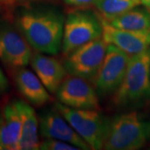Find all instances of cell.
Wrapping results in <instances>:
<instances>
[{
    "label": "cell",
    "instance_id": "obj_7",
    "mask_svg": "<svg viewBox=\"0 0 150 150\" xmlns=\"http://www.w3.org/2000/svg\"><path fill=\"white\" fill-rule=\"evenodd\" d=\"M130 55L112 44H108L106 54L93 84L98 95L114 93L123 82Z\"/></svg>",
    "mask_w": 150,
    "mask_h": 150
},
{
    "label": "cell",
    "instance_id": "obj_11",
    "mask_svg": "<svg viewBox=\"0 0 150 150\" xmlns=\"http://www.w3.org/2000/svg\"><path fill=\"white\" fill-rule=\"evenodd\" d=\"M103 20V39L130 56L141 54L150 47V31L135 32L112 27Z\"/></svg>",
    "mask_w": 150,
    "mask_h": 150
},
{
    "label": "cell",
    "instance_id": "obj_22",
    "mask_svg": "<svg viewBox=\"0 0 150 150\" xmlns=\"http://www.w3.org/2000/svg\"><path fill=\"white\" fill-rule=\"evenodd\" d=\"M1 149H3V148H2V147H1V145H0V150Z\"/></svg>",
    "mask_w": 150,
    "mask_h": 150
},
{
    "label": "cell",
    "instance_id": "obj_19",
    "mask_svg": "<svg viewBox=\"0 0 150 150\" xmlns=\"http://www.w3.org/2000/svg\"><path fill=\"white\" fill-rule=\"evenodd\" d=\"M66 4L77 7H84L94 4L96 0H64Z\"/></svg>",
    "mask_w": 150,
    "mask_h": 150
},
{
    "label": "cell",
    "instance_id": "obj_2",
    "mask_svg": "<svg viewBox=\"0 0 150 150\" xmlns=\"http://www.w3.org/2000/svg\"><path fill=\"white\" fill-rule=\"evenodd\" d=\"M150 139V121L137 112L115 116L109 120L103 149L137 150Z\"/></svg>",
    "mask_w": 150,
    "mask_h": 150
},
{
    "label": "cell",
    "instance_id": "obj_10",
    "mask_svg": "<svg viewBox=\"0 0 150 150\" xmlns=\"http://www.w3.org/2000/svg\"><path fill=\"white\" fill-rule=\"evenodd\" d=\"M39 129L45 139L64 141L79 148V149H91L89 145L81 138L55 108L46 111L39 118Z\"/></svg>",
    "mask_w": 150,
    "mask_h": 150
},
{
    "label": "cell",
    "instance_id": "obj_20",
    "mask_svg": "<svg viewBox=\"0 0 150 150\" xmlns=\"http://www.w3.org/2000/svg\"><path fill=\"white\" fill-rule=\"evenodd\" d=\"M8 82L4 74V72L0 69V93H4L8 89Z\"/></svg>",
    "mask_w": 150,
    "mask_h": 150
},
{
    "label": "cell",
    "instance_id": "obj_8",
    "mask_svg": "<svg viewBox=\"0 0 150 150\" xmlns=\"http://www.w3.org/2000/svg\"><path fill=\"white\" fill-rule=\"evenodd\" d=\"M91 83L84 79L69 74L55 94L59 103L67 107L99 110L98 96Z\"/></svg>",
    "mask_w": 150,
    "mask_h": 150
},
{
    "label": "cell",
    "instance_id": "obj_14",
    "mask_svg": "<svg viewBox=\"0 0 150 150\" xmlns=\"http://www.w3.org/2000/svg\"><path fill=\"white\" fill-rule=\"evenodd\" d=\"M15 83L19 92L27 100L36 106L47 104L52 100L47 88L36 74L23 67L17 69Z\"/></svg>",
    "mask_w": 150,
    "mask_h": 150
},
{
    "label": "cell",
    "instance_id": "obj_13",
    "mask_svg": "<svg viewBox=\"0 0 150 150\" xmlns=\"http://www.w3.org/2000/svg\"><path fill=\"white\" fill-rule=\"evenodd\" d=\"M22 113L18 100L7 104L0 118V145L3 149L17 150L21 135Z\"/></svg>",
    "mask_w": 150,
    "mask_h": 150
},
{
    "label": "cell",
    "instance_id": "obj_9",
    "mask_svg": "<svg viewBox=\"0 0 150 150\" xmlns=\"http://www.w3.org/2000/svg\"><path fill=\"white\" fill-rule=\"evenodd\" d=\"M31 47L17 27L0 21V60L11 68H22L29 64Z\"/></svg>",
    "mask_w": 150,
    "mask_h": 150
},
{
    "label": "cell",
    "instance_id": "obj_1",
    "mask_svg": "<svg viewBox=\"0 0 150 150\" xmlns=\"http://www.w3.org/2000/svg\"><path fill=\"white\" fill-rule=\"evenodd\" d=\"M64 21L58 11H24L17 17L16 27L34 50L55 55L62 49Z\"/></svg>",
    "mask_w": 150,
    "mask_h": 150
},
{
    "label": "cell",
    "instance_id": "obj_21",
    "mask_svg": "<svg viewBox=\"0 0 150 150\" xmlns=\"http://www.w3.org/2000/svg\"><path fill=\"white\" fill-rule=\"evenodd\" d=\"M140 3L144 5L147 8L150 9V0H140Z\"/></svg>",
    "mask_w": 150,
    "mask_h": 150
},
{
    "label": "cell",
    "instance_id": "obj_4",
    "mask_svg": "<svg viewBox=\"0 0 150 150\" xmlns=\"http://www.w3.org/2000/svg\"><path fill=\"white\" fill-rule=\"evenodd\" d=\"M54 108L66 119L91 149H102L109 119L98 110L79 109L57 103Z\"/></svg>",
    "mask_w": 150,
    "mask_h": 150
},
{
    "label": "cell",
    "instance_id": "obj_3",
    "mask_svg": "<svg viewBox=\"0 0 150 150\" xmlns=\"http://www.w3.org/2000/svg\"><path fill=\"white\" fill-rule=\"evenodd\" d=\"M150 98V48L141 54L130 56L123 82L113 93L117 107H130Z\"/></svg>",
    "mask_w": 150,
    "mask_h": 150
},
{
    "label": "cell",
    "instance_id": "obj_12",
    "mask_svg": "<svg viewBox=\"0 0 150 150\" xmlns=\"http://www.w3.org/2000/svg\"><path fill=\"white\" fill-rule=\"evenodd\" d=\"M29 63L47 90L55 94L68 74L64 65L54 57L39 52L32 54Z\"/></svg>",
    "mask_w": 150,
    "mask_h": 150
},
{
    "label": "cell",
    "instance_id": "obj_5",
    "mask_svg": "<svg viewBox=\"0 0 150 150\" xmlns=\"http://www.w3.org/2000/svg\"><path fill=\"white\" fill-rule=\"evenodd\" d=\"M103 20L89 10L71 12L65 18L62 51L65 57L82 45L102 37Z\"/></svg>",
    "mask_w": 150,
    "mask_h": 150
},
{
    "label": "cell",
    "instance_id": "obj_6",
    "mask_svg": "<svg viewBox=\"0 0 150 150\" xmlns=\"http://www.w3.org/2000/svg\"><path fill=\"white\" fill-rule=\"evenodd\" d=\"M107 47L108 43L101 37L74 49L66 56L64 64L68 74L94 83L105 57Z\"/></svg>",
    "mask_w": 150,
    "mask_h": 150
},
{
    "label": "cell",
    "instance_id": "obj_15",
    "mask_svg": "<svg viewBox=\"0 0 150 150\" xmlns=\"http://www.w3.org/2000/svg\"><path fill=\"white\" fill-rule=\"evenodd\" d=\"M22 113L21 135L18 143L19 150L39 149L38 128L39 122L37 114L29 104L18 100Z\"/></svg>",
    "mask_w": 150,
    "mask_h": 150
},
{
    "label": "cell",
    "instance_id": "obj_17",
    "mask_svg": "<svg viewBox=\"0 0 150 150\" xmlns=\"http://www.w3.org/2000/svg\"><path fill=\"white\" fill-rule=\"evenodd\" d=\"M141 4L140 0H96L94 5L103 19L109 21Z\"/></svg>",
    "mask_w": 150,
    "mask_h": 150
},
{
    "label": "cell",
    "instance_id": "obj_23",
    "mask_svg": "<svg viewBox=\"0 0 150 150\" xmlns=\"http://www.w3.org/2000/svg\"><path fill=\"white\" fill-rule=\"evenodd\" d=\"M0 118H1V115H0Z\"/></svg>",
    "mask_w": 150,
    "mask_h": 150
},
{
    "label": "cell",
    "instance_id": "obj_18",
    "mask_svg": "<svg viewBox=\"0 0 150 150\" xmlns=\"http://www.w3.org/2000/svg\"><path fill=\"white\" fill-rule=\"evenodd\" d=\"M42 150H79V148L64 141L57 139H45L39 145Z\"/></svg>",
    "mask_w": 150,
    "mask_h": 150
},
{
    "label": "cell",
    "instance_id": "obj_16",
    "mask_svg": "<svg viewBox=\"0 0 150 150\" xmlns=\"http://www.w3.org/2000/svg\"><path fill=\"white\" fill-rule=\"evenodd\" d=\"M106 22L112 27L123 30L135 32L150 31V12L145 8L135 7Z\"/></svg>",
    "mask_w": 150,
    "mask_h": 150
}]
</instances>
